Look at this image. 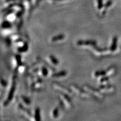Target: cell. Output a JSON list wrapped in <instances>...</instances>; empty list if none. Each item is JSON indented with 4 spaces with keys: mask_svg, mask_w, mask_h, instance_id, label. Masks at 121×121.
Returning a JSON list of instances; mask_svg holds the SVG:
<instances>
[{
    "mask_svg": "<svg viewBox=\"0 0 121 121\" xmlns=\"http://www.w3.org/2000/svg\"><path fill=\"white\" fill-rule=\"evenodd\" d=\"M70 89L72 90V91L75 92L77 95L80 96L83 98H90L91 95L88 93L87 91L84 89L81 88L80 87L75 85V84H71L70 85Z\"/></svg>",
    "mask_w": 121,
    "mask_h": 121,
    "instance_id": "obj_1",
    "label": "cell"
},
{
    "mask_svg": "<svg viewBox=\"0 0 121 121\" xmlns=\"http://www.w3.org/2000/svg\"><path fill=\"white\" fill-rule=\"evenodd\" d=\"M60 99L61 100L62 103L67 108H71L72 107V103L71 98L69 96V94L59 92Z\"/></svg>",
    "mask_w": 121,
    "mask_h": 121,
    "instance_id": "obj_2",
    "label": "cell"
},
{
    "mask_svg": "<svg viewBox=\"0 0 121 121\" xmlns=\"http://www.w3.org/2000/svg\"><path fill=\"white\" fill-rule=\"evenodd\" d=\"M15 88H16V83H15V79H13V82L12 83V85H11V88L9 90V94L8 95L7 98H6V99L3 103V105L4 106V107H6V106L8 105L10 103L11 100L12 99L14 96L15 91Z\"/></svg>",
    "mask_w": 121,
    "mask_h": 121,
    "instance_id": "obj_3",
    "label": "cell"
},
{
    "mask_svg": "<svg viewBox=\"0 0 121 121\" xmlns=\"http://www.w3.org/2000/svg\"><path fill=\"white\" fill-rule=\"evenodd\" d=\"M52 86L55 89L58 90L59 92H62L64 93H66L68 94H71L72 92V90L71 89L68 88V87L66 86H64L62 85V84H60L59 83L57 82H54L52 84Z\"/></svg>",
    "mask_w": 121,
    "mask_h": 121,
    "instance_id": "obj_4",
    "label": "cell"
},
{
    "mask_svg": "<svg viewBox=\"0 0 121 121\" xmlns=\"http://www.w3.org/2000/svg\"><path fill=\"white\" fill-rule=\"evenodd\" d=\"M83 88L85 89L86 91H87L90 94H92V95L96 97L101 98L102 96L101 94L100 93L99 91L89 85L85 84L84 85H83Z\"/></svg>",
    "mask_w": 121,
    "mask_h": 121,
    "instance_id": "obj_5",
    "label": "cell"
},
{
    "mask_svg": "<svg viewBox=\"0 0 121 121\" xmlns=\"http://www.w3.org/2000/svg\"><path fill=\"white\" fill-rule=\"evenodd\" d=\"M19 108L20 110L22 112V113H23V115L25 117V118H28L30 120H35V119H33V117L32 115L30 112L28 110L27 108H26L22 104H19Z\"/></svg>",
    "mask_w": 121,
    "mask_h": 121,
    "instance_id": "obj_6",
    "label": "cell"
},
{
    "mask_svg": "<svg viewBox=\"0 0 121 121\" xmlns=\"http://www.w3.org/2000/svg\"><path fill=\"white\" fill-rule=\"evenodd\" d=\"M77 44L78 46H89L93 47L96 45V42L93 40H79L77 42Z\"/></svg>",
    "mask_w": 121,
    "mask_h": 121,
    "instance_id": "obj_7",
    "label": "cell"
},
{
    "mask_svg": "<svg viewBox=\"0 0 121 121\" xmlns=\"http://www.w3.org/2000/svg\"><path fill=\"white\" fill-rule=\"evenodd\" d=\"M28 50V43L27 42H25L21 46H20L17 49V51L18 52H20V53H22V52H27Z\"/></svg>",
    "mask_w": 121,
    "mask_h": 121,
    "instance_id": "obj_8",
    "label": "cell"
},
{
    "mask_svg": "<svg viewBox=\"0 0 121 121\" xmlns=\"http://www.w3.org/2000/svg\"><path fill=\"white\" fill-rule=\"evenodd\" d=\"M64 39H65V35L63 34H60V35L52 37L51 39V41L52 43H56L58 41H62L64 40Z\"/></svg>",
    "mask_w": 121,
    "mask_h": 121,
    "instance_id": "obj_9",
    "label": "cell"
},
{
    "mask_svg": "<svg viewBox=\"0 0 121 121\" xmlns=\"http://www.w3.org/2000/svg\"><path fill=\"white\" fill-rule=\"evenodd\" d=\"M67 74V71L65 70H62L58 72L53 73L52 75V77L54 78H60L65 77Z\"/></svg>",
    "mask_w": 121,
    "mask_h": 121,
    "instance_id": "obj_10",
    "label": "cell"
},
{
    "mask_svg": "<svg viewBox=\"0 0 121 121\" xmlns=\"http://www.w3.org/2000/svg\"><path fill=\"white\" fill-rule=\"evenodd\" d=\"M20 99L21 101L22 102L23 104H24L26 106L30 105L31 102H30V100L29 99V98L24 95H21L20 97Z\"/></svg>",
    "mask_w": 121,
    "mask_h": 121,
    "instance_id": "obj_11",
    "label": "cell"
},
{
    "mask_svg": "<svg viewBox=\"0 0 121 121\" xmlns=\"http://www.w3.org/2000/svg\"><path fill=\"white\" fill-rule=\"evenodd\" d=\"M15 61H16V67H17L16 69L18 70V68L23 64L22 62H21V56L19 55H16V56H15Z\"/></svg>",
    "mask_w": 121,
    "mask_h": 121,
    "instance_id": "obj_12",
    "label": "cell"
},
{
    "mask_svg": "<svg viewBox=\"0 0 121 121\" xmlns=\"http://www.w3.org/2000/svg\"><path fill=\"white\" fill-rule=\"evenodd\" d=\"M34 119L35 121H39L41 120L40 118V109L39 108H35V116H34Z\"/></svg>",
    "mask_w": 121,
    "mask_h": 121,
    "instance_id": "obj_13",
    "label": "cell"
},
{
    "mask_svg": "<svg viewBox=\"0 0 121 121\" xmlns=\"http://www.w3.org/2000/svg\"><path fill=\"white\" fill-rule=\"evenodd\" d=\"M49 59H50L51 62L54 65H58L59 62L57 58H56L54 56L50 55L49 56Z\"/></svg>",
    "mask_w": 121,
    "mask_h": 121,
    "instance_id": "obj_14",
    "label": "cell"
},
{
    "mask_svg": "<svg viewBox=\"0 0 121 121\" xmlns=\"http://www.w3.org/2000/svg\"><path fill=\"white\" fill-rule=\"evenodd\" d=\"M1 27L2 29H11V25L10 24V23L8 21H4L2 24Z\"/></svg>",
    "mask_w": 121,
    "mask_h": 121,
    "instance_id": "obj_15",
    "label": "cell"
},
{
    "mask_svg": "<svg viewBox=\"0 0 121 121\" xmlns=\"http://www.w3.org/2000/svg\"><path fill=\"white\" fill-rule=\"evenodd\" d=\"M59 111L58 107L55 108L52 112V117L54 119H57L59 117Z\"/></svg>",
    "mask_w": 121,
    "mask_h": 121,
    "instance_id": "obj_16",
    "label": "cell"
},
{
    "mask_svg": "<svg viewBox=\"0 0 121 121\" xmlns=\"http://www.w3.org/2000/svg\"><path fill=\"white\" fill-rule=\"evenodd\" d=\"M41 71V74L42 75L43 77H46L48 75V70L47 69V68L43 66L40 69Z\"/></svg>",
    "mask_w": 121,
    "mask_h": 121,
    "instance_id": "obj_17",
    "label": "cell"
},
{
    "mask_svg": "<svg viewBox=\"0 0 121 121\" xmlns=\"http://www.w3.org/2000/svg\"><path fill=\"white\" fill-rule=\"evenodd\" d=\"M104 74V71H96L95 73H94V76L95 77H98L99 76H103Z\"/></svg>",
    "mask_w": 121,
    "mask_h": 121,
    "instance_id": "obj_18",
    "label": "cell"
},
{
    "mask_svg": "<svg viewBox=\"0 0 121 121\" xmlns=\"http://www.w3.org/2000/svg\"><path fill=\"white\" fill-rule=\"evenodd\" d=\"M1 84L2 85V86L4 87H5L7 86V82L6 80H5L4 79H3L2 78H1Z\"/></svg>",
    "mask_w": 121,
    "mask_h": 121,
    "instance_id": "obj_19",
    "label": "cell"
}]
</instances>
